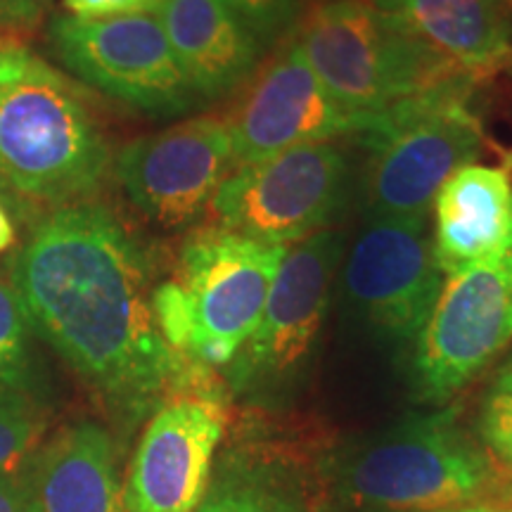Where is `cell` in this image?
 <instances>
[{"label":"cell","instance_id":"1","mask_svg":"<svg viewBox=\"0 0 512 512\" xmlns=\"http://www.w3.org/2000/svg\"><path fill=\"white\" fill-rule=\"evenodd\" d=\"M31 328L114 413L140 420L204 366L166 344L145 249L112 209L48 211L8 261Z\"/></svg>","mask_w":512,"mask_h":512},{"label":"cell","instance_id":"2","mask_svg":"<svg viewBox=\"0 0 512 512\" xmlns=\"http://www.w3.org/2000/svg\"><path fill=\"white\" fill-rule=\"evenodd\" d=\"M332 489L354 512H460L494 498L501 484L489 451L448 408L344 448L332 463Z\"/></svg>","mask_w":512,"mask_h":512},{"label":"cell","instance_id":"3","mask_svg":"<svg viewBox=\"0 0 512 512\" xmlns=\"http://www.w3.org/2000/svg\"><path fill=\"white\" fill-rule=\"evenodd\" d=\"M285 252L223 226L192 233L176 278L155 287L166 344L197 366L226 368L259 323Z\"/></svg>","mask_w":512,"mask_h":512},{"label":"cell","instance_id":"4","mask_svg":"<svg viewBox=\"0 0 512 512\" xmlns=\"http://www.w3.org/2000/svg\"><path fill=\"white\" fill-rule=\"evenodd\" d=\"M467 83L456 79L377 114L366 143V219L427 223L441 185L482 152L484 131L467 105Z\"/></svg>","mask_w":512,"mask_h":512},{"label":"cell","instance_id":"5","mask_svg":"<svg viewBox=\"0 0 512 512\" xmlns=\"http://www.w3.org/2000/svg\"><path fill=\"white\" fill-rule=\"evenodd\" d=\"M292 41L332 98L354 114L375 117L439 83L467 79L370 0L311 5Z\"/></svg>","mask_w":512,"mask_h":512},{"label":"cell","instance_id":"6","mask_svg":"<svg viewBox=\"0 0 512 512\" xmlns=\"http://www.w3.org/2000/svg\"><path fill=\"white\" fill-rule=\"evenodd\" d=\"M112 155L62 76L0 86V185L62 207L100 188Z\"/></svg>","mask_w":512,"mask_h":512},{"label":"cell","instance_id":"7","mask_svg":"<svg viewBox=\"0 0 512 512\" xmlns=\"http://www.w3.org/2000/svg\"><path fill=\"white\" fill-rule=\"evenodd\" d=\"M342 256L344 235L332 228L287 247L259 323L226 366L230 392L273 401L302 380L318 349Z\"/></svg>","mask_w":512,"mask_h":512},{"label":"cell","instance_id":"8","mask_svg":"<svg viewBox=\"0 0 512 512\" xmlns=\"http://www.w3.org/2000/svg\"><path fill=\"white\" fill-rule=\"evenodd\" d=\"M512 342V242L444 278L413 342V387L430 406L448 403Z\"/></svg>","mask_w":512,"mask_h":512},{"label":"cell","instance_id":"9","mask_svg":"<svg viewBox=\"0 0 512 512\" xmlns=\"http://www.w3.org/2000/svg\"><path fill=\"white\" fill-rule=\"evenodd\" d=\"M347 188L349 159L342 147L302 145L238 166L216 192L211 211L223 228L290 247L330 226L347 202Z\"/></svg>","mask_w":512,"mask_h":512},{"label":"cell","instance_id":"10","mask_svg":"<svg viewBox=\"0 0 512 512\" xmlns=\"http://www.w3.org/2000/svg\"><path fill=\"white\" fill-rule=\"evenodd\" d=\"M200 368L150 413L124 482L126 512H195L228 425L219 382Z\"/></svg>","mask_w":512,"mask_h":512},{"label":"cell","instance_id":"11","mask_svg":"<svg viewBox=\"0 0 512 512\" xmlns=\"http://www.w3.org/2000/svg\"><path fill=\"white\" fill-rule=\"evenodd\" d=\"M50 41L74 76L150 117H178L197 100L155 12L62 15L50 27Z\"/></svg>","mask_w":512,"mask_h":512},{"label":"cell","instance_id":"12","mask_svg":"<svg viewBox=\"0 0 512 512\" xmlns=\"http://www.w3.org/2000/svg\"><path fill=\"white\" fill-rule=\"evenodd\" d=\"M112 166L128 200L152 223L169 230L190 228L233 174L226 117L188 119L133 140Z\"/></svg>","mask_w":512,"mask_h":512},{"label":"cell","instance_id":"13","mask_svg":"<svg viewBox=\"0 0 512 512\" xmlns=\"http://www.w3.org/2000/svg\"><path fill=\"white\" fill-rule=\"evenodd\" d=\"M344 297L375 335L413 344L444 285L427 223L366 219L342 271Z\"/></svg>","mask_w":512,"mask_h":512},{"label":"cell","instance_id":"14","mask_svg":"<svg viewBox=\"0 0 512 512\" xmlns=\"http://www.w3.org/2000/svg\"><path fill=\"white\" fill-rule=\"evenodd\" d=\"M375 121L377 114L344 110L313 74L294 41L285 43L254 76L226 117L235 166L259 162L292 147L368 133Z\"/></svg>","mask_w":512,"mask_h":512},{"label":"cell","instance_id":"15","mask_svg":"<svg viewBox=\"0 0 512 512\" xmlns=\"http://www.w3.org/2000/svg\"><path fill=\"white\" fill-rule=\"evenodd\" d=\"M432 214V254L444 278L489 259L512 242V171L463 166L441 185Z\"/></svg>","mask_w":512,"mask_h":512},{"label":"cell","instance_id":"16","mask_svg":"<svg viewBox=\"0 0 512 512\" xmlns=\"http://www.w3.org/2000/svg\"><path fill=\"white\" fill-rule=\"evenodd\" d=\"M155 15L197 98L219 100L252 76L261 43L221 0H159Z\"/></svg>","mask_w":512,"mask_h":512},{"label":"cell","instance_id":"17","mask_svg":"<svg viewBox=\"0 0 512 512\" xmlns=\"http://www.w3.org/2000/svg\"><path fill=\"white\" fill-rule=\"evenodd\" d=\"M380 10L467 79L496 72L512 57L508 0H396Z\"/></svg>","mask_w":512,"mask_h":512},{"label":"cell","instance_id":"18","mask_svg":"<svg viewBox=\"0 0 512 512\" xmlns=\"http://www.w3.org/2000/svg\"><path fill=\"white\" fill-rule=\"evenodd\" d=\"M43 512H126L112 434L76 422L48 441L31 463Z\"/></svg>","mask_w":512,"mask_h":512},{"label":"cell","instance_id":"19","mask_svg":"<svg viewBox=\"0 0 512 512\" xmlns=\"http://www.w3.org/2000/svg\"><path fill=\"white\" fill-rule=\"evenodd\" d=\"M195 512H304L290 477L249 456L228 458Z\"/></svg>","mask_w":512,"mask_h":512},{"label":"cell","instance_id":"20","mask_svg":"<svg viewBox=\"0 0 512 512\" xmlns=\"http://www.w3.org/2000/svg\"><path fill=\"white\" fill-rule=\"evenodd\" d=\"M27 311L10 283L0 280V387L29 394L36 387L34 342Z\"/></svg>","mask_w":512,"mask_h":512},{"label":"cell","instance_id":"21","mask_svg":"<svg viewBox=\"0 0 512 512\" xmlns=\"http://www.w3.org/2000/svg\"><path fill=\"white\" fill-rule=\"evenodd\" d=\"M41 427V415L27 394L0 387V472L19 475L31 470Z\"/></svg>","mask_w":512,"mask_h":512},{"label":"cell","instance_id":"22","mask_svg":"<svg viewBox=\"0 0 512 512\" xmlns=\"http://www.w3.org/2000/svg\"><path fill=\"white\" fill-rule=\"evenodd\" d=\"M297 12L299 0H247L245 27L264 48L294 27Z\"/></svg>","mask_w":512,"mask_h":512},{"label":"cell","instance_id":"23","mask_svg":"<svg viewBox=\"0 0 512 512\" xmlns=\"http://www.w3.org/2000/svg\"><path fill=\"white\" fill-rule=\"evenodd\" d=\"M55 76L60 74L43 60H38L29 48H24L22 43L12 41L8 36H0V86L55 79Z\"/></svg>","mask_w":512,"mask_h":512},{"label":"cell","instance_id":"24","mask_svg":"<svg viewBox=\"0 0 512 512\" xmlns=\"http://www.w3.org/2000/svg\"><path fill=\"white\" fill-rule=\"evenodd\" d=\"M479 437L486 451L512 470V411L484 403L479 418Z\"/></svg>","mask_w":512,"mask_h":512},{"label":"cell","instance_id":"25","mask_svg":"<svg viewBox=\"0 0 512 512\" xmlns=\"http://www.w3.org/2000/svg\"><path fill=\"white\" fill-rule=\"evenodd\" d=\"M0 512H43L31 470L19 475L0 472Z\"/></svg>","mask_w":512,"mask_h":512},{"label":"cell","instance_id":"26","mask_svg":"<svg viewBox=\"0 0 512 512\" xmlns=\"http://www.w3.org/2000/svg\"><path fill=\"white\" fill-rule=\"evenodd\" d=\"M76 17H117L155 12L159 0H64Z\"/></svg>","mask_w":512,"mask_h":512},{"label":"cell","instance_id":"27","mask_svg":"<svg viewBox=\"0 0 512 512\" xmlns=\"http://www.w3.org/2000/svg\"><path fill=\"white\" fill-rule=\"evenodd\" d=\"M50 0H0V29H29L41 22Z\"/></svg>","mask_w":512,"mask_h":512},{"label":"cell","instance_id":"28","mask_svg":"<svg viewBox=\"0 0 512 512\" xmlns=\"http://www.w3.org/2000/svg\"><path fill=\"white\" fill-rule=\"evenodd\" d=\"M486 403H491V406L510 408L512 411V356L503 363L501 370H498L496 380L489 389V396H486Z\"/></svg>","mask_w":512,"mask_h":512},{"label":"cell","instance_id":"29","mask_svg":"<svg viewBox=\"0 0 512 512\" xmlns=\"http://www.w3.org/2000/svg\"><path fill=\"white\" fill-rule=\"evenodd\" d=\"M15 242H17L15 226H12V219L8 216V211L0 207V254L8 252Z\"/></svg>","mask_w":512,"mask_h":512},{"label":"cell","instance_id":"30","mask_svg":"<svg viewBox=\"0 0 512 512\" xmlns=\"http://www.w3.org/2000/svg\"><path fill=\"white\" fill-rule=\"evenodd\" d=\"M460 512H512V501H505V498H489V501H482L477 505H470V508Z\"/></svg>","mask_w":512,"mask_h":512},{"label":"cell","instance_id":"31","mask_svg":"<svg viewBox=\"0 0 512 512\" xmlns=\"http://www.w3.org/2000/svg\"><path fill=\"white\" fill-rule=\"evenodd\" d=\"M226 8L233 12V15H238L242 19V24H245V12H247V0H221Z\"/></svg>","mask_w":512,"mask_h":512},{"label":"cell","instance_id":"32","mask_svg":"<svg viewBox=\"0 0 512 512\" xmlns=\"http://www.w3.org/2000/svg\"><path fill=\"white\" fill-rule=\"evenodd\" d=\"M496 496H498V498H505V501H512V484L501 486V491H498Z\"/></svg>","mask_w":512,"mask_h":512},{"label":"cell","instance_id":"33","mask_svg":"<svg viewBox=\"0 0 512 512\" xmlns=\"http://www.w3.org/2000/svg\"><path fill=\"white\" fill-rule=\"evenodd\" d=\"M370 3L375 5V8H387V5H392V3H396V0H370Z\"/></svg>","mask_w":512,"mask_h":512},{"label":"cell","instance_id":"34","mask_svg":"<svg viewBox=\"0 0 512 512\" xmlns=\"http://www.w3.org/2000/svg\"><path fill=\"white\" fill-rule=\"evenodd\" d=\"M313 5H320V3H335V0H311Z\"/></svg>","mask_w":512,"mask_h":512},{"label":"cell","instance_id":"35","mask_svg":"<svg viewBox=\"0 0 512 512\" xmlns=\"http://www.w3.org/2000/svg\"><path fill=\"white\" fill-rule=\"evenodd\" d=\"M0 190H3V185H0Z\"/></svg>","mask_w":512,"mask_h":512}]
</instances>
